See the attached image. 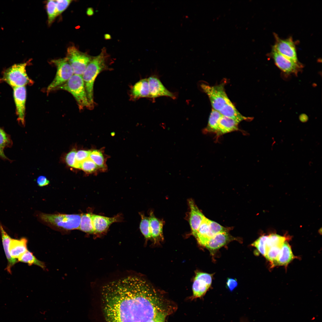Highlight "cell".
Here are the masks:
<instances>
[{"mask_svg":"<svg viewBox=\"0 0 322 322\" xmlns=\"http://www.w3.org/2000/svg\"><path fill=\"white\" fill-rule=\"evenodd\" d=\"M230 229L229 227H224L216 222L209 220V231L207 236L208 240L218 233L228 232Z\"/></svg>","mask_w":322,"mask_h":322,"instance_id":"cell-29","label":"cell"},{"mask_svg":"<svg viewBox=\"0 0 322 322\" xmlns=\"http://www.w3.org/2000/svg\"><path fill=\"white\" fill-rule=\"evenodd\" d=\"M222 115L213 109L211 112L207 126L203 130L205 133L213 132L216 133L219 121Z\"/></svg>","mask_w":322,"mask_h":322,"instance_id":"cell-24","label":"cell"},{"mask_svg":"<svg viewBox=\"0 0 322 322\" xmlns=\"http://www.w3.org/2000/svg\"><path fill=\"white\" fill-rule=\"evenodd\" d=\"M89 157L95 163L99 169L105 171L107 167L105 157L100 150H94L91 151Z\"/></svg>","mask_w":322,"mask_h":322,"instance_id":"cell-27","label":"cell"},{"mask_svg":"<svg viewBox=\"0 0 322 322\" xmlns=\"http://www.w3.org/2000/svg\"><path fill=\"white\" fill-rule=\"evenodd\" d=\"M151 239L154 242L162 241L163 239L162 227L163 222L156 218L152 212L149 217Z\"/></svg>","mask_w":322,"mask_h":322,"instance_id":"cell-17","label":"cell"},{"mask_svg":"<svg viewBox=\"0 0 322 322\" xmlns=\"http://www.w3.org/2000/svg\"><path fill=\"white\" fill-rule=\"evenodd\" d=\"M87 14L89 16H91L94 14V10L92 8H89L87 11Z\"/></svg>","mask_w":322,"mask_h":322,"instance_id":"cell-44","label":"cell"},{"mask_svg":"<svg viewBox=\"0 0 322 322\" xmlns=\"http://www.w3.org/2000/svg\"><path fill=\"white\" fill-rule=\"evenodd\" d=\"M56 7L58 16L61 14L68 7L72 1L70 0H56Z\"/></svg>","mask_w":322,"mask_h":322,"instance_id":"cell-37","label":"cell"},{"mask_svg":"<svg viewBox=\"0 0 322 322\" xmlns=\"http://www.w3.org/2000/svg\"><path fill=\"white\" fill-rule=\"evenodd\" d=\"M170 314L167 312L160 313L147 322H163L165 321L166 316Z\"/></svg>","mask_w":322,"mask_h":322,"instance_id":"cell-39","label":"cell"},{"mask_svg":"<svg viewBox=\"0 0 322 322\" xmlns=\"http://www.w3.org/2000/svg\"><path fill=\"white\" fill-rule=\"evenodd\" d=\"M140 216L141 220L140 225V231L145 239H151L149 218L142 213L140 214Z\"/></svg>","mask_w":322,"mask_h":322,"instance_id":"cell-31","label":"cell"},{"mask_svg":"<svg viewBox=\"0 0 322 322\" xmlns=\"http://www.w3.org/2000/svg\"><path fill=\"white\" fill-rule=\"evenodd\" d=\"M295 257L290 245L286 241L281 248L277 259L276 265L286 266Z\"/></svg>","mask_w":322,"mask_h":322,"instance_id":"cell-23","label":"cell"},{"mask_svg":"<svg viewBox=\"0 0 322 322\" xmlns=\"http://www.w3.org/2000/svg\"><path fill=\"white\" fill-rule=\"evenodd\" d=\"M267 235H263L260 237L251 245L257 249L259 252L264 256L265 253V244Z\"/></svg>","mask_w":322,"mask_h":322,"instance_id":"cell-36","label":"cell"},{"mask_svg":"<svg viewBox=\"0 0 322 322\" xmlns=\"http://www.w3.org/2000/svg\"><path fill=\"white\" fill-rule=\"evenodd\" d=\"M51 62L57 68L55 77L47 88L48 94L67 82L74 75L72 68L67 58L52 60Z\"/></svg>","mask_w":322,"mask_h":322,"instance_id":"cell-6","label":"cell"},{"mask_svg":"<svg viewBox=\"0 0 322 322\" xmlns=\"http://www.w3.org/2000/svg\"><path fill=\"white\" fill-rule=\"evenodd\" d=\"M0 233L1 236L3 248L8 261L6 269L8 272L11 274V268L15 264L18 262V261L16 259L12 258L9 252L10 244L12 239L4 230L0 222Z\"/></svg>","mask_w":322,"mask_h":322,"instance_id":"cell-19","label":"cell"},{"mask_svg":"<svg viewBox=\"0 0 322 322\" xmlns=\"http://www.w3.org/2000/svg\"><path fill=\"white\" fill-rule=\"evenodd\" d=\"M104 37L105 39L106 40H109L111 38V36L108 34H105L104 35Z\"/></svg>","mask_w":322,"mask_h":322,"instance_id":"cell-45","label":"cell"},{"mask_svg":"<svg viewBox=\"0 0 322 322\" xmlns=\"http://www.w3.org/2000/svg\"><path fill=\"white\" fill-rule=\"evenodd\" d=\"M18 262L27 264L29 265H35L44 269L46 266L44 263L38 260L32 253L27 250L18 258Z\"/></svg>","mask_w":322,"mask_h":322,"instance_id":"cell-26","label":"cell"},{"mask_svg":"<svg viewBox=\"0 0 322 322\" xmlns=\"http://www.w3.org/2000/svg\"><path fill=\"white\" fill-rule=\"evenodd\" d=\"M165 322V321H164V322Z\"/></svg>","mask_w":322,"mask_h":322,"instance_id":"cell-46","label":"cell"},{"mask_svg":"<svg viewBox=\"0 0 322 322\" xmlns=\"http://www.w3.org/2000/svg\"><path fill=\"white\" fill-rule=\"evenodd\" d=\"M80 169L88 174L95 172L99 169L96 165L89 157L81 163Z\"/></svg>","mask_w":322,"mask_h":322,"instance_id":"cell-33","label":"cell"},{"mask_svg":"<svg viewBox=\"0 0 322 322\" xmlns=\"http://www.w3.org/2000/svg\"><path fill=\"white\" fill-rule=\"evenodd\" d=\"M281 247H272L266 251L264 257L270 262L272 267L276 266L277 259Z\"/></svg>","mask_w":322,"mask_h":322,"instance_id":"cell-30","label":"cell"},{"mask_svg":"<svg viewBox=\"0 0 322 322\" xmlns=\"http://www.w3.org/2000/svg\"><path fill=\"white\" fill-rule=\"evenodd\" d=\"M239 123L230 118L222 115L219 122L216 133L217 136L238 130Z\"/></svg>","mask_w":322,"mask_h":322,"instance_id":"cell-18","label":"cell"},{"mask_svg":"<svg viewBox=\"0 0 322 322\" xmlns=\"http://www.w3.org/2000/svg\"><path fill=\"white\" fill-rule=\"evenodd\" d=\"M76 152V150L75 149H73L68 153L65 156L66 162L67 164L70 167H75Z\"/></svg>","mask_w":322,"mask_h":322,"instance_id":"cell-38","label":"cell"},{"mask_svg":"<svg viewBox=\"0 0 322 322\" xmlns=\"http://www.w3.org/2000/svg\"><path fill=\"white\" fill-rule=\"evenodd\" d=\"M289 239L287 236H281L276 234H271L267 235L265 244V252L267 249L272 247H281L284 242Z\"/></svg>","mask_w":322,"mask_h":322,"instance_id":"cell-25","label":"cell"},{"mask_svg":"<svg viewBox=\"0 0 322 322\" xmlns=\"http://www.w3.org/2000/svg\"><path fill=\"white\" fill-rule=\"evenodd\" d=\"M90 213L81 214L79 230L89 234H94V231Z\"/></svg>","mask_w":322,"mask_h":322,"instance_id":"cell-28","label":"cell"},{"mask_svg":"<svg viewBox=\"0 0 322 322\" xmlns=\"http://www.w3.org/2000/svg\"><path fill=\"white\" fill-rule=\"evenodd\" d=\"M81 214H49L40 215L44 221L66 230L79 229Z\"/></svg>","mask_w":322,"mask_h":322,"instance_id":"cell-5","label":"cell"},{"mask_svg":"<svg viewBox=\"0 0 322 322\" xmlns=\"http://www.w3.org/2000/svg\"><path fill=\"white\" fill-rule=\"evenodd\" d=\"M219 112L222 115L233 119L239 123L249 119L248 117L243 116L238 111L230 100Z\"/></svg>","mask_w":322,"mask_h":322,"instance_id":"cell-22","label":"cell"},{"mask_svg":"<svg viewBox=\"0 0 322 322\" xmlns=\"http://www.w3.org/2000/svg\"><path fill=\"white\" fill-rule=\"evenodd\" d=\"M13 96L18 116L17 120L22 125H25L26 90L25 86L13 88Z\"/></svg>","mask_w":322,"mask_h":322,"instance_id":"cell-11","label":"cell"},{"mask_svg":"<svg viewBox=\"0 0 322 322\" xmlns=\"http://www.w3.org/2000/svg\"><path fill=\"white\" fill-rule=\"evenodd\" d=\"M236 240L228 232L218 233L210 238L204 245L210 251H214L221 247L229 242Z\"/></svg>","mask_w":322,"mask_h":322,"instance_id":"cell-16","label":"cell"},{"mask_svg":"<svg viewBox=\"0 0 322 322\" xmlns=\"http://www.w3.org/2000/svg\"><path fill=\"white\" fill-rule=\"evenodd\" d=\"M224 83L214 86L204 83L200 85L202 90L208 96L213 109L218 112L230 100L225 92Z\"/></svg>","mask_w":322,"mask_h":322,"instance_id":"cell-8","label":"cell"},{"mask_svg":"<svg viewBox=\"0 0 322 322\" xmlns=\"http://www.w3.org/2000/svg\"><path fill=\"white\" fill-rule=\"evenodd\" d=\"M150 98H155L161 96H166L174 99L176 97L165 87L157 76L153 75L148 78Z\"/></svg>","mask_w":322,"mask_h":322,"instance_id":"cell-13","label":"cell"},{"mask_svg":"<svg viewBox=\"0 0 322 322\" xmlns=\"http://www.w3.org/2000/svg\"><path fill=\"white\" fill-rule=\"evenodd\" d=\"M188 201L190 209L189 222L192 233L195 237L200 225L205 216L193 199H189Z\"/></svg>","mask_w":322,"mask_h":322,"instance_id":"cell-15","label":"cell"},{"mask_svg":"<svg viewBox=\"0 0 322 322\" xmlns=\"http://www.w3.org/2000/svg\"><path fill=\"white\" fill-rule=\"evenodd\" d=\"M131 93V95L134 98H150L148 79H142L137 82L133 86Z\"/></svg>","mask_w":322,"mask_h":322,"instance_id":"cell-21","label":"cell"},{"mask_svg":"<svg viewBox=\"0 0 322 322\" xmlns=\"http://www.w3.org/2000/svg\"><path fill=\"white\" fill-rule=\"evenodd\" d=\"M275 37V42L273 48L283 56L298 62L295 46L292 38L282 39L277 35Z\"/></svg>","mask_w":322,"mask_h":322,"instance_id":"cell-9","label":"cell"},{"mask_svg":"<svg viewBox=\"0 0 322 322\" xmlns=\"http://www.w3.org/2000/svg\"><path fill=\"white\" fill-rule=\"evenodd\" d=\"M110 56L106 48L103 47L100 54L93 57L82 76L90 106L94 105L93 87L95 80L98 75L107 67V63Z\"/></svg>","mask_w":322,"mask_h":322,"instance_id":"cell-2","label":"cell"},{"mask_svg":"<svg viewBox=\"0 0 322 322\" xmlns=\"http://www.w3.org/2000/svg\"><path fill=\"white\" fill-rule=\"evenodd\" d=\"M299 119L300 121L302 122H306L307 121L308 119V117L307 116L306 114H302L300 115L299 117Z\"/></svg>","mask_w":322,"mask_h":322,"instance_id":"cell-43","label":"cell"},{"mask_svg":"<svg viewBox=\"0 0 322 322\" xmlns=\"http://www.w3.org/2000/svg\"><path fill=\"white\" fill-rule=\"evenodd\" d=\"M37 182L39 186L43 187L48 185L49 181L45 176H41L38 177Z\"/></svg>","mask_w":322,"mask_h":322,"instance_id":"cell-41","label":"cell"},{"mask_svg":"<svg viewBox=\"0 0 322 322\" xmlns=\"http://www.w3.org/2000/svg\"><path fill=\"white\" fill-rule=\"evenodd\" d=\"M101 293L106 322H147L168 308L163 296L138 276L109 282L103 286Z\"/></svg>","mask_w":322,"mask_h":322,"instance_id":"cell-1","label":"cell"},{"mask_svg":"<svg viewBox=\"0 0 322 322\" xmlns=\"http://www.w3.org/2000/svg\"><path fill=\"white\" fill-rule=\"evenodd\" d=\"M61 89L68 91L73 96L80 109L92 108L88 100L82 75H73L67 82L54 90Z\"/></svg>","mask_w":322,"mask_h":322,"instance_id":"cell-3","label":"cell"},{"mask_svg":"<svg viewBox=\"0 0 322 322\" xmlns=\"http://www.w3.org/2000/svg\"><path fill=\"white\" fill-rule=\"evenodd\" d=\"M46 9L48 17V24L50 25L58 16L55 1H48L46 4Z\"/></svg>","mask_w":322,"mask_h":322,"instance_id":"cell-32","label":"cell"},{"mask_svg":"<svg viewBox=\"0 0 322 322\" xmlns=\"http://www.w3.org/2000/svg\"><path fill=\"white\" fill-rule=\"evenodd\" d=\"M237 285V282L236 279L232 278L227 279L226 282L227 287L230 291H233Z\"/></svg>","mask_w":322,"mask_h":322,"instance_id":"cell-40","label":"cell"},{"mask_svg":"<svg viewBox=\"0 0 322 322\" xmlns=\"http://www.w3.org/2000/svg\"><path fill=\"white\" fill-rule=\"evenodd\" d=\"M271 55L277 66L285 73L295 72L299 67L298 61H295L283 56L273 48Z\"/></svg>","mask_w":322,"mask_h":322,"instance_id":"cell-14","label":"cell"},{"mask_svg":"<svg viewBox=\"0 0 322 322\" xmlns=\"http://www.w3.org/2000/svg\"><path fill=\"white\" fill-rule=\"evenodd\" d=\"M211 275L209 274L198 272L196 273L192 285L193 298L200 297L206 292L212 283Z\"/></svg>","mask_w":322,"mask_h":322,"instance_id":"cell-10","label":"cell"},{"mask_svg":"<svg viewBox=\"0 0 322 322\" xmlns=\"http://www.w3.org/2000/svg\"><path fill=\"white\" fill-rule=\"evenodd\" d=\"M91 219L94 234H100L106 232L112 223L121 221L122 217L120 214L109 217L92 214Z\"/></svg>","mask_w":322,"mask_h":322,"instance_id":"cell-12","label":"cell"},{"mask_svg":"<svg viewBox=\"0 0 322 322\" xmlns=\"http://www.w3.org/2000/svg\"><path fill=\"white\" fill-rule=\"evenodd\" d=\"M0 157L4 160H9V159L6 156L4 153V148L1 147H0Z\"/></svg>","mask_w":322,"mask_h":322,"instance_id":"cell-42","label":"cell"},{"mask_svg":"<svg viewBox=\"0 0 322 322\" xmlns=\"http://www.w3.org/2000/svg\"><path fill=\"white\" fill-rule=\"evenodd\" d=\"M92 57L80 52L74 46L69 47L67 49L66 58L72 68L74 75H82Z\"/></svg>","mask_w":322,"mask_h":322,"instance_id":"cell-7","label":"cell"},{"mask_svg":"<svg viewBox=\"0 0 322 322\" xmlns=\"http://www.w3.org/2000/svg\"><path fill=\"white\" fill-rule=\"evenodd\" d=\"M91 151L80 150L76 151L75 154V168H79L81 163L89 157Z\"/></svg>","mask_w":322,"mask_h":322,"instance_id":"cell-35","label":"cell"},{"mask_svg":"<svg viewBox=\"0 0 322 322\" xmlns=\"http://www.w3.org/2000/svg\"><path fill=\"white\" fill-rule=\"evenodd\" d=\"M27 240L25 238L20 239H12L10 243L9 252L11 257L13 258H18L28 250Z\"/></svg>","mask_w":322,"mask_h":322,"instance_id":"cell-20","label":"cell"},{"mask_svg":"<svg viewBox=\"0 0 322 322\" xmlns=\"http://www.w3.org/2000/svg\"><path fill=\"white\" fill-rule=\"evenodd\" d=\"M13 142L10 135L0 127V147L3 148L11 147Z\"/></svg>","mask_w":322,"mask_h":322,"instance_id":"cell-34","label":"cell"},{"mask_svg":"<svg viewBox=\"0 0 322 322\" xmlns=\"http://www.w3.org/2000/svg\"><path fill=\"white\" fill-rule=\"evenodd\" d=\"M27 62L15 64L4 71L1 80L13 88L32 84L33 81L28 76L26 71Z\"/></svg>","mask_w":322,"mask_h":322,"instance_id":"cell-4","label":"cell"}]
</instances>
